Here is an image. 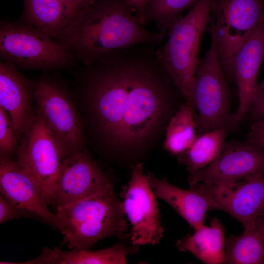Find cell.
Segmentation results:
<instances>
[{
	"mask_svg": "<svg viewBox=\"0 0 264 264\" xmlns=\"http://www.w3.org/2000/svg\"><path fill=\"white\" fill-rule=\"evenodd\" d=\"M0 54L3 61L32 69L68 66L73 55L63 45L43 31L24 23L1 22Z\"/></svg>",
	"mask_w": 264,
	"mask_h": 264,
	"instance_id": "obj_6",
	"label": "cell"
},
{
	"mask_svg": "<svg viewBox=\"0 0 264 264\" xmlns=\"http://www.w3.org/2000/svg\"><path fill=\"white\" fill-rule=\"evenodd\" d=\"M195 187L211 202L239 221L245 230L254 227L264 210V176L257 175L228 185L199 183Z\"/></svg>",
	"mask_w": 264,
	"mask_h": 264,
	"instance_id": "obj_11",
	"label": "cell"
},
{
	"mask_svg": "<svg viewBox=\"0 0 264 264\" xmlns=\"http://www.w3.org/2000/svg\"><path fill=\"white\" fill-rule=\"evenodd\" d=\"M226 130L217 129L197 135L192 145L176 156L191 176L209 165L220 155L224 143Z\"/></svg>",
	"mask_w": 264,
	"mask_h": 264,
	"instance_id": "obj_22",
	"label": "cell"
},
{
	"mask_svg": "<svg viewBox=\"0 0 264 264\" xmlns=\"http://www.w3.org/2000/svg\"><path fill=\"white\" fill-rule=\"evenodd\" d=\"M194 107L186 102L170 120L166 128L163 148L176 156L187 150L197 136Z\"/></svg>",
	"mask_w": 264,
	"mask_h": 264,
	"instance_id": "obj_23",
	"label": "cell"
},
{
	"mask_svg": "<svg viewBox=\"0 0 264 264\" xmlns=\"http://www.w3.org/2000/svg\"><path fill=\"white\" fill-rule=\"evenodd\" d=\"M33 93L36 110L59 146L64 159L84 150L80 121L67 92L52 81L41 80Z\"/></svg>",
	"mask_w": 264,
	"mask_h": 264,
	"instance_id": "obj_9",
	"label": "cell"
},
{
	"mask_svg": "<svg viewBox=\"0 0 264 264\" xmlns=\"http://www.w3.org/2000/svg\"><path fill=\"white\" fill-rule=\"evenodd\" d=\"M55 40L85 66L116 49L162 43L158 33L146 28L124 0H96L75 17Z\"/></svg>",
	"mask_w": 264,
	"mask_h": 264,
	"instance_id": "obj_2",
	"label": "cell"
},
{
	"mask_svg": "<svg viewBox=\"0 0 264 264\" xmlns=\"http://www.w3.org/2000/svg\"><path fill=\"white\" fill-rule=\"evenodd\" d=\"M132 250L120 243L95 251L44 248L35 262L38 264H125Z\"/></svg>",
	"mask_w": 264,
	"mask_h": 264,
	"instance_id": "obj_18",
	"label": "cell"
},
{
	"mask_svg": "<svg viewBox=\"0 0 264 264\" xmlns=\"http://www.w3.org/2000/svg\"><path fill=\"white\" fill-rule=\"evenodd\" d=\"M125 216L131 229L128 237L133 245H154L163 236L157 197L150 177L144 173L142 164L135 165L128 184L120 194Z\"/></svg>",
	"mask_w": 264,
	"mask_h": 264,
	"instance_id": "obj_10",
	"label": "cell"
},
{
	"mask_svg": "<svg viewBox=\"0 0 264 264\" xmlns=\"http://www.w3.org/2000/svg\"><path fill=\"white\" fill-rule=\"evenodd\" d=\"M152 188L157 197L165 201L194 229L204 226L205 214L213 209L208 198L193 186L189 190L181 189L148 173Z\"/></svg>",
	"mask_w": 264,
	"mask_h": 264,
	"instance_id": "obj_17",
	"label": "cell"
},
{
	"mask_svg": "<svg viewBox=\"0 0 264 264\" xmlns=\"http://www.w3.org/2000/svg\"><path fill=\"white\" fill-rule=\"evenodd\" d=\"M257 175L264 176V148L248 141L224 142L219 157L189 176L191 186L199 183L233 184Z\"/></svg>",
	"mask_w": 264,
	"mask_h": 264,
	"instance_id": "obj_12",
	"label": "cell"
},
{
	"mask_svg": "<svg viewBox=\"0 0 264 264\" xmlns=\"http://www.w3.org/2000/svg\"><path fill=\"white\" fill-rule=\"evenodd\" d=\"M65 6L71 21L96 0H60Z\"/></svg>",
	"mask_w": 264,
	"mask_h": 264,
	"instance_id": "obj_29",
	"label": "cell"
},
{
	"mask_svg": "<svg viewBox=\"0 0 264 264\" xmlns=\"http://www.w3.org/2000/svg\"><path fill=\"white\" fill-rule=\"evenodd\" d=\"M248 112H250L254 122L264 120V79L258 85Z\"/></svg>",
	"mask_w": 264,
	"mask_h": 264,
	"instance_id": "obj_27",
	"label": "cell"
},
{
	"mask_svg": "<svg viewBox=\"0 0 264 264\" xmlns=\"http://www.w3.org/2000/svg\"><path fill=\"white\" fill-rule=\"evenodd\" d=\"M112 188L110 180L84 149L63 159L51 205H67Z\"/></svg>",
	"mask_w": 264,
	"mask_h": 264,
	"instance_id": "obj_13",
	"label": "cell"
},
{
	"mask_svg": "<svg viewBox=\"0 0 264 264\" xmlns=\"http://www.w3.org/2000/svg\"><path fill=\"white\" fill-rule=\"evenodd\" d=\"M261 218H262V221H263V225H264V210L261 215Z\"/></svg>",
	"mask_w": 264,
	"mask_h": 264,
	"instance_id": "obj_31",
	"label": "cell"
},
{
	"mask_svg": "<svg viewBox=\"0 0 264 264\" xmlns=\"http://www.w3.org/2000/svg\"><path fill=\"white\" fill-rule=\"evenodd\" d=\"M19 146L12 121L8 113L0 106V156L10 158Z\"/></svg>",
	"mask_w": 264,
	"mask_h": 264,
	"instance_id": "obj_25",
	"label": "cell"
},
{
	"mask_svg": "<svg viewBox=\"0 0 264 264\" xmlns=\"http://www.w3.org/2000/svg\"><path fill=\"white\" fill-rule=\"evenodd\" d=\"M198 0H149L144 25L154 22L162 42L174 24L182 17V12Z\"/></svg>",
	"mask_w": 264,
	"mask_h": 264,
	"instance_id": "obj_24",
	"label": "cell"
},
{
	"mask_svg": "<svg viewBox=\"0 0 264 264\" xmlns=\"http://www.w3.org/2000/svg\"><path fill=\"white\" fill-rule=\"evenodd\" d=\"M212 0H198L173 26L157 55L175 85L194 107L193 91L198 50L209 20Z\"/></svg>",
	"mask_w": 264,
	"mask_h": 264,
	"instance_id": "obj_4",
	"label": "cell"
},
{
	"mask_svg": "<svg viewBox=\"0 0 264 264\" xmlns=\"http://www.w3.org/2000/svg\"><path fill=\"white\" fill-rule=\"evenodd\" d=\"M193 105L198 111L195 120L199 134L230 128L233 114L230 96L214 40L197 67Z\"/></svg>",
	"mask_w": 264,
	"mask_h": 264,
	"instance_id": "obj_7",
	"label": "cell"
},
{
	"mask_svg": "<svg viewBox=\"0 0 264 264\" xmlns=\"http://www.w3.org/2000/svg\"><path fill=\"white\" fill-rule=\"evenodd\" d=\"M55 214L70 249L88 250L110 236L123 238L128 229L122 201L113 188L57 207Z\"/></svg>",
	"mask_w": 264,
	"mask_h": 264,
	"instance_id": "obj_3",
	"label": "cell"
},
{
	"mask_svg": "<svg viewBox=\"0 0 264 264\" xmlns=\"http://www.w3.org/2000/svg\"><path fill=\"white\" fill-rule=\"evenodd\" d=\"M176 246L181 251L191 253L202 262L220 264L225 259L224 232L222 224L216 218L209 226H204L192 235L179 239Z\"/></svg>",
	"mask_w": 264,
	"mask_h": 264,
	"instance_id": "obj_19",
	"label": "cell"
},
{
	"mask_svg": "<svg viewBox=\"0 0 264 264\" xmlns=\"http://www.w3.org/2000/svg\"><path fill=\"white\" fill-rule=\"evenodd\" d=\"M264 12V0H212L209 30L226 80H235L236 56Z\"/></svg>",
	"mask_w": 264,
	"mask_h": 264,
	"instance_id": "obj_5",
	"label": "cell"
},
{
	"mask_svg": "<svg viewBox=\"0 0 264 264\" xmlns=\"http://www.w3.org/2000/svg\"><path fill=\"white\" fill-rule=\"evenodd\" d=\"M0 106L9 114L20 142L34 114L30 86L15 65L0 63Z\"/></svg>",
	"mask_w": 264,
	"mask_h": 264,
	"instance_id": "obj_16",
	"label": "cell"
},
{
	"mask_svg": "<svg viewBox=\"0 0 264 264\" xmlns=\"http://www.w3.org/2000/svg\"><path fill=\"white\" fill-rule=\"evenodd\" d=\"M0 192L15 206L34 213L60 231L55 214L48 209L33 178L16 160L0 157Z\"/></svg>",
	"mask_w": 264,
	"mask_h": 264,
	"instance_id": "obj_14",
	"label": "cell"
},
{
	"mask_svg": "<svg viewBox=\"0 0 264 264\" xmlns=\"http://www.w3.org/2000/svg\"><path fill=\"white\" fill-rule=\"evenodd\" d=\"M264 58V12L255 31L239 50L234 62L239 106L230 128H235L248 112L258 86L257 79Z\"/></svg>",
	"mask_w": 264,
	"mask_h": 264,
	"instance_id": "obj_15",
	"label": "cell"
},
{
	"mask_svg": "<svg viewBox=\"0 0 264 264\" xmlns=\"http://www.w3.org/2000/svg\"><path fill=\"white\" fill-rule=\"evenodd\" d=\"M156 46L114 50L86 66L87 94L99 128L111 142L136 143L152 131L171 92Z\"/></svg>",
	"mask_w": 264,
	"mask_h": 264,
	"instance_id": "obj_1",
	"label": "cell"
},
{
	"mask_svg": "<svg viewBox=\"0 0 264 264\" xmlns=\"http://www.w3.org/2000/svg\"><path fill=\"white\" fill-rule=\"evenodd\" d=\"M246 140L264 148V120L254 122L247 134Z\"/></svg>",
	"mask_w": 264,
	"mask_h": 264,
	"instance_id": "obj_28",
	"label": "cell"
},
{
	"mask_svg": "<svg viewBox=\"0 0 264 264\" xmlns=\"http://www.w3.org/2000/svg\"><path fill=\"white\" fill-rule=\"evenodd\" d=\"M16 155V161L37 183L44 201L51 205L64 158L59 146L36 110Z\"/></svg>",
	"mask_w": 264,
	"mask_h": 264,
	"instance_id": "obj_8",
	"label": "cell"
},
{
	"mask_svg": "<svg viewBox=\"0 0 264 264\" xmlns=\"http://www.w3.org/2000/svg\"><path fill=\"white\" fill-rule=\"evenodd\" d=\"M22 218H38L34 213L18 208L0 195V223Z\"/></svg>",
	"mask_w": 264,
	"mask_h": 264,
	"instance_id": "obj_26",
	"label": "cell"
},
{
	"mask_svg": "<svg viewBox=\"0 0 264 264\" xmlns=\"http://www.w3.org/2000/svg\"><path fill=\"white\" fill-rule=\"evenodd\" d=\"M224 263L264 264V228L261 217L255 225L241 235H230L226 241Z\"/></svg>",
	"mask_w": 264,
	"mask_h": 264,
	"instance_id": "obj_21",
	"label": "cell"
},
{
	"mask_svg": "<svg viewBox=\"0 0 264 264\" xmlns=\"http://www.w3.org/2000/svg\"><path fill=\"white\" fill-rule=\"evenodd\" d=\"M24 23L55 39L71 21L60 0H24Z\"/></svg>",
	"mask_w": 264,
	"mask_h": 264,
	"instance_id": "obj_20",
	"label": "cell"
},
{
	"mask_svg": "<svg viewBox=\"0 0 264 264\" xmlns=\"http://www.w3.org/2000/svg\"><path fill=\"white\" fill-rule=\"evenodd\" d=\"M124 0L133 9L138 20L144 25V15L149 0Z\"/></svg>",
	"mask_w": 264,
	"mask_h": 264,
	"instance_id": "obj_30",
	"label": "cell"
}]
</instances>
